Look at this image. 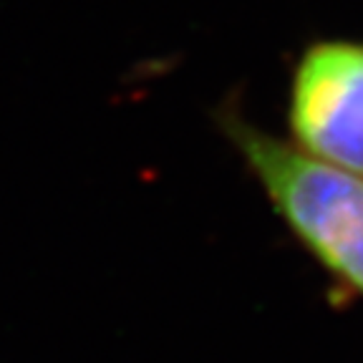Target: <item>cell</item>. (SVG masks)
I'll list each match as a JSON object with an SVG mask.
<instances>
[{
    "mask_svg": "<svg viewBox=\"0 0 363 363\" xmlns=\"http://www.w3.org/2000/svg\"><path fill=\"white\" fill-rule=\"evenodd\" d=\"M217 126L278 220L318 267L363 301V177L320 164L225 104Z\"/></svg>",
    "mask_w": 363,
    "mask_h": 363,
    "instance_id": "1",
    "label": "cell"
},
{
    "mask_svg": "<svg viewBox=\"0 0 363 363\" xmlns=\"http://www.w3.org/2000/svg\"><path fill=\"white\" fill-rule=\"evenodd\" d=\"M288 131L298 152L363 177V43L315 40L290 76Z\"/></svg>",
    "mask_w": 363,
    "mask_h": 363,
    "instance_id": "2",
    "label": "cell"
}]
</instances>
